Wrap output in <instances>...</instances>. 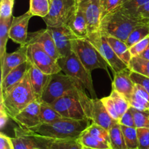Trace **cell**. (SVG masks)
I'll return each mask as SVG.
<instances>
[{"label":"cell","instance_id":"1","mask_svg":"<svg viewBox=\"0 0 149 149\" xmlns=\"http://www.w3.org/2000/svg\"><path fill=\"white\" fill-rule=\"evenodd\" d=\"M90 122V120H77L63 117L49 123H42L27 130L36 136L48 139H78L91 125Z\"/></svg>","mask_w":149,"mask_h":149},{"label":"cell","instance_id":"2","mask_svg":"<svg viewBox=\"0 0 149 149\" xmlns=\"http://www.w3.org/2000/svg\"><path fill=\"white\" fill-rule=\"evenodd\" d=\"M141 24L143 23L120 7L101 19L98 31L103 36H113L126 42L131 32Z\"/></svg>","mask_w":149,"mask_h":149},{"label":"cell","instance_id":"3","mask_svg":"<svg viewBox=\"0 0 149 149\" xmlns=\"http://www.w3.org/2000/svg\"><path fill=\"white\" fill-rule=\"evenodd\" d=\"M34 100L36 97L32 90L29 72L21 81L1 93L0 95V101L3 103L11 119Z\"/></svg>","mask_w":149,"mask_h":149},{"label":"cell","instance_id":"4","mask_svg":"<svg viewBox=\"0 0 149 149\" xmlns=\"http://www.w3.org/2000/svg\"><path fill=\"white\" fill-rule=\"evenodd\" d=\"M58 62L64 74L74 79L80 87L87 90L93 98L97 97L91 72L84 66L74 52L68 56L61 58Z\"/></svg>","mask_w":149,"mask_h":149},{"label":"cell","instance_id":"5","mask_svg":"<svg viewBox=\"0 0 149 149\" xmlns=\"http://www.w3.org/2000/svg\"><path fill=\"white\" fill-rule=\"evenodd\" d=\"M72 51L89 71L92 72L95 69H103L109 74V64L97 48L87 38L74 39L72 41Z\"/></svg>","mask_w":149,"mask_h":149},{"label":"cell","instance_id":"6","mask_svg":"<svg viewBox=\"0 0 149 149\" xmlns=\"http://www.w3.org/2000/svg\"><path fill=\"white\" fill-rule=\"evenodd\" d=\"M79 92L84 113L92 123L100 125L109 130L113 124L118 122L109 115L101 99L90 98L87 97L84 89H79Z\"/></svg>","mask_w":149,"mask_h":149},{"label":"cell","instance_id":"7","mask_svg":"<svg viewBox=\"0 0 149 149\" xmlns=\"http://www.w3.org/2000/svg\"><path fill=\"white\" fill-rule=\"evenodd\" d=\"M79 89L82 88L71 90L50 105L63 118L77 120H90L84 113Z\"/></svg>","mask_w":149,"mask_h":149},{"label":"cell","instance_id":"8","mask_svg":"<svg viewBox=\"0 0 149 149\" xmlns=\"http://www.w3.org/2000/svg\"><path fill=\"white\" fill-rule=\"evenodd\" d=\"M77 88L82 87L66 74H61V72L52 74L42 95L41 101L52 104L67 93Z\"/></svg>","mask_w":149,"mask_h":149},{"label":"cell","instance_id":"9","mask_svg":"<svg viewBox=\"0 0 149 149\" xmlns=\"http://www.w3.org/2000/svg\"><path fill=\"white\" fill-rule=\"evenodd\" d=\"M28 61L36 65L46 74H58L62 71L57 60L52 58L38 43H27Z\"/></svg>","mask_w":149,"mask_h":149},{"label":"cell","instance_id":"10","mask_svg":"<svg viewBox=\"0 0 149 149\" xmlns=\"http://www.w3.org/2000/svg\"><path fill=\"white\" fill-rule=\"evenodd\" d=\"M77 5V0H51L49 13L43 18L47 27L67 25Z\"/></svg>","mask_w":149,"mask_h":149},{"label":"cell","instance_id":"11","mask_svg":"<svg viewBox=\"0 0 149 149\" xmlns=\"http://www.w3.org/2000/svg\"><path fill=\"white\" fill-rule=\"evenodd\" d=\"M99 51L103 58L106 60L113 74L128 68V65L122 61L115 53L113 49L108 42L106 37L99 31L94 32L87 38Z\"/></svg>","mask_w":149,"mask_h":149},{"label":"cell","instance_id":"12","mask_svg":"<svg viewBox=\"0 0 149 149\" xmlns=\"http://www.w3.org/2000/svg\"><path fill=\"white\" fill-rule=\"evenodd\" d=\"M52 33L61 58L66 57L72 53V41L77 39L67 25L47 27Z\"/></svg>","mask_w":149,"mask_h":149},{"label":"cell","instance_id":"13","mask_svg":"<svg viewBox=\"0 0 149 149\" xmlns=\"http://www.w3.org/2000/svg\"><path fill=\"white\" fill-rule=\"evenodd\" d=\"M84 10L89 35L98 31L103 13L101 0H79Z\"/></svg>","mask_w":149,"mask_h":149},{"label":"cell","instance_id":"14","mask_svg":"<svg viewBox=\"0 0 149 149\" xmlns=\"http://www.w3.org/2000/svg\"><path fill=\"white\" fill-rule=\"evenodd\" d=\"M40 103L39 100H34L12 119L22 129L29 130L38 126L42 124L40 120Z\"/></svg>","mask_w":149,"mask_h":149},{"label":"cell","instance_id":"15","mask_svg":"<svg viewBox=\"0 0 149 149\" xmlns=\"http://www.w3.org/2000/svg\"><path fill=\"white\" fill-rule=\"evenodd\" d=\"M33 17L29 11L17 17H13L10 29V39L20 45L28 42V26L29 20Z\"/></svg>","mask_w":149,"mask_h":149},{"label":"cell","instance_id":"16","mask_svg":"<svg viewBox=\"0 0 149 149\" xmlns=\"http://www.w3.org/2000/svg\"><path fill=\"white\" fill-rule=\"evenodd\" d=\"M28 44L20 45V47L11 53L6 52L1 64V81H2L7 74L20 64L28 61L27 57Z\"/></svg>","mask_w":149,"mask_h":149},{"label":"cell","instance_id":"17","mask_svg":"<svg viewBox=\"0 0 149 149\" xmlns=\"http://www.w3.org/2000/svg\"><path fill=\"white\" fill-rule=\"evenodd\" d=\"M27 43L39 44L55 60L58 61L61 58V55L56 47L53 36L47 28L31 33Z\"/></svg>","mask_w":149,"mask_h":149},{"label":"cell","instance_id":"18","mask_svg":"<svg viewBox=\"0 0 149 149\" xmlns=\"http://www.w3.org/2000/svg\"><path fill=\"white\" fill-rule=\"evenodd\" d=\"M29 74L32 90L34 94L36 100L41 101L42 96L50 80L51 76L42 72L36 65L29 63Z\"/></svg>","mask_w":149,"mask_h":149},{"label":"cell","instance_id":"19","mask_svg":"<svg viewBox=\"0 0 149 149\" xmlns=\"http://www.w3.org/2000/svg\"><path fill=\"white\" fill-rule=\"evenodd\" d=\"M131 70L129 68L119 71L113 75L112 90L123 95L128 100H130L133 93L135 84L130 77Z\"/></svg>","mask_w":149,"mask_h":149},{"label":"cell","instance_id":"20","mask_svg":"<svg viewBox=\"0 0 149 149\" xmlns=\"http://www.w3.org/2000/svg\"><path fill=\"white\" fill-rule=\"evenodd\" d=\"M67 26L77 38H87L89 36L84 10L79 1H77L75 11L68 20Z\"/></svg>","mask_w":149,"mask_h":149},{"label":"cell","instance_id":"21","mask_svg":"<svg viewBox=\"0 0 149 149\" xmlns=\"http://www.w3.org/2000/svg\"><path fill=\"white\" fill-rule=\"evenodd\" d=\"M38 148L42 149H82L78 139L53 140L36 136Z\"/></svg>","mask_w":149,"mask_h":149},{"label":"cell","instance_id":"22","mask_svg":"<svg viewBox=\"0 0 149 149\" xmlns=\"http://www.w3.org/2000/svg\"><path fill=\"white\" fill-rule=\"evenodd\" d=\"M15 137L12 138L14 149H31L38 148V143L36 138L32 133L27 130L21 127H16L14 129Z\"/></svg>","mask_w":149,"mask_h":149},{"label":"cell","instance_id":"23","mask_svg":"<svg viewBox=\"0 0 149 149\" xmlns=\"http://www.w3.org/2000/svg\"><path fill=\"white\" fill-rule=\"evenodd\" d=\"M29 65L30 63L27 61L10 71L7 74V77L2 81H1V86H0L1 91L0 92L3 93L6 90L21 81L29 71Z\"/></svg>","mask_w":149,"mask_h":149},{"label":"cell","instance_id":"24","mask_svg":"<svg viewBox=\"0 0 149 149\" xmlns=\"http://www.w3.org/2000/svg\"><path fill=\"white\" fill-rule=\"evenodd\" d=\"M130 103V106L135 109L149 111V94L148 92L141 85L135 84Z\"/></svg>","mask_w":149,"mask_h":149},{"label":"cell","instance_id":"25","mask_svg":"<svg viewBox=\"0 0 149 149\" xmlns=\"http://www.w3.org/2000/svg\"><path fill=\"white\" fill-rule=\"evenodd\" d=\"M106 37L115 53L122 61H124L128 65L132 57L130 53V48L127 45L126 42L117 39V38L113 37V36H106Z\"/></svg>","mask_w":149,"mask_h":149},{"label":"cell","instance_id":"26","mask_svg":"<svg viewBox=\"0 0 149 149\" xmlns=\"http://www.w3.org/2000/svg\"><path fill=\"white\" fill-rule=\"evenodd\" d=\"M110 146L111 149H127L121 125L119 122L113 124L109 129Z\"/></svg>","mask_w":149,"mask_h":149},{"label":"cell","instance_id":"27","mask_svg":"<svg viewBox=\"0 0 149 149\" xmlns=\"http://www.w3.org/2000/svg\"><path fill=\"white\" fill-rule=\"evenodd\" d=\"M78 141L81 146L87 148L93 149H110L111 146L108 143L103 142L94 138L87 129L81 134L78 138Z\"/></svg>","mask_w":149,"mask_h":149},{"label":"cell","instance_id":"28","mask_svg":"<svg viewBox=\"0 0 149 149\" xmlns=\"http://www.w3.org/2000/svg\"><path fill=\"white\" fill-rule=\"evenodd\" d=\"M13 17L0 19V61H2L7 49V43L10 39V29Z\"/></svg>","mask_w":149,"mask_h":149},{"label":"cell","instance_id":"29","mask_svg":"<svg viewBox=\"0 0 149 149\" xmlns=\"http://www.w3.org/2000/svg\"><path fill=\"white\" fill-rule=\"evenodd\" d=\"M51 0H30L29 11L33 16L44 18L49 13Z\"/></svg>","mask_w":149,"mask_h":149},{"label":"cell","instance_id":"30","mask_svg":"<svg viewBox=\"0 0 149 149\" xmlns=\"http://www.w3.org/2000/svg\"><path fill=\"white\" fill-rule=\"evenodd\" d=\"M63 116L49 103L41 101L40 103V120L42 123H49Z\"/></svg>","mask_w":149,"mask_h":149},{"label":"cell","instance_id":"31","mask_svg":"<svg viewBox=\"0 0 149 149\" xmlns=\"http://www.w3.org/2000/svg\"><path fill=\"white\" fill-rule=\"evenodd\" d=\"M128 68L132 71L149 77V60L140 56L132 57L128 64Z\"/></svg>","mask_w":149,"mask_h":149},{"label":"cell","instance_id":"32","mask_svg":"<svg viewBox=\"0 0 149 149\" xmlns=\"http://www.w3.org/2000/svg\"><path fill=\"white\" fill-rule=\"evenodd\" d=\"M148 36H149V25L143 23V24L137 26L131 32L125 42H126L128 47L130 48L132 45L136 44L137 42H140Z\"/></svg>","mask_w":149,"mask_h":149},{"label":"cell","instance_id":"33","mask_svg":"<svg viewBox=\"0 0 149 149\" xmlns=\"http://www.w3.org/2000/svg\"><path fill=\"white\" fill-rule=\"evenodd\" d=\"M110 96L111 97L112 100L114 103L115 108H116L118 114H119V117L121 119V117L123 116L124 113L130 108L131 106L130 100L126 97H125L123 95L120 94V93H119L114 90H112Z\"/></svg>","mask_w":149,"mask_h":149},{"label":"cell","instance_id":"34","mask_svg":"<svg viewBox=\"0 0 149 149\" xmlns=\"http://www.w3.org/2000/svg\"><path fill=\"white\" fill-rule=\"evenodd\" d=\"M121 128L123 132L125 143L127 149L138 148L137 128L124 126V125H121Z\"/></svg>","mask_w":149,"mask_h":149},{"label":"cell","instance_id":"35","mask_svg":"<svg viewBox=\"0 0 149 149\" xmlns=\"http://www.w3.org/2000/svg\"><path fill=\"white\" fill-rule=\"evenodd\" d=\"M87 130L90 132V135L94 138L103 142H106L110 145V138H109V132L108 130L98 125L95 123H91V125L87 128Z\"/></svg>","mask_w":149,"mask_h":149},{"label":"cell","instance_id":"36","mask_svg":"<svg viewBox=\"0 0 149 149\" xmlns=\"http://www.w3.org/2000/svg\"><path fill=\"white\" fill-rule=\"evenodd\" d=\"M132 113L135 119L136 128L146 127L149 128V111H141L132 107Z\"/></svg>","mask_w":149,"mask_h":149},{"label":"cell","instance_id":"37","mask_svg":"<svg viewBox=\"0 0 149 149\" xmlns=\"http://www.w3.org/2000/svg\"><path fill=\"white\" fill-rule=\"evenodd\" d=\"M138 149L149 148V128H137Z\"/></svg>","mask_w":149,"mask_h":149},{"label":"cell","instance_id":"38","mask_svg":"<svg viewBox=\"0 0 149 149\" xmlns=\"http://www.w3.org/2000/svg\"><path fill=\"white\" fill-rule=\"evenodd\" d=\"M148 2L149 0H128L122 4V8L129 15H132Z\"/></svg>","mask_w":149,"mask_h":149},{"label":"cell","instance_id":"39","mask_svg":"<svg viewBox=\"0 0 149 149\" xmlns=\"http://www.w3.org/2000/svg\"><path fill=\"white\" fill-rule=\"evenodd\" d=\"M15 0H1L0 4V19L13 17V10Z\"/></svg>","mask_w":149,"mask_h":149},{"label":"cell","instance_id":"40","mask_svg":"<svg viewBox=\"0 0 149 149\" xmlns=\"http://www.w3.org/2000/svg\"><path fill=\"white\" fill-rule=\"evenodd\" d=\"M101 100L102 102H103V104H104L107 111L109 112V115H110L115 121L119 122L120 117H119L117 111H116V108H115L114 103H113V100H112L111 97L110 95L106 96V97L101 98Z\"/></svg>","mask_w":149,"mask_h":149},{"label":"cell","instance_id":"41","mask_svg":"<svg viewBox=\"0 0 149 149\" xmlns=\"http://www.w3.org/2000/svg\"><path fill=\"white\" fill-rule=\"evenodd\" d=\"M130 15L138 19L141 23L149 25V2L138 9L135 13Z\"/></svg>","mask_w":149,"mask_h":149},{"label":"cell","instance_id":"42","mask_svg":"<svg viewBox=\"0 0 149 149\" xmlns=\"http://www.w3.org/2000/svg\"><path fill=\"white\" fill-rule=\"evenodd\" d=\"M149 45V36L144 38L140 42H137L134 45L130 47V51L132 55V57L139 56L144 50L147 48Z\"/></svg>","mask_w":149,"mask_h":149},{"label":"cell","instance_id":"43","mask_svg":"<svg viewBox=\"0 0 149 149\" xmlns=\"http://www.w3.org/2000/svg\"><path fill=\"white\" fill-rule=\"evenodd\" d=\"M130 77L135 84H139L141 87H143L149 94V77L141 75L138 73L132 71L130 73Z\"/></svg>","mask_w":149,"mask_h":149},{"label":"cell","instance_id":"44","mask_svg":"<svg viewBox=\"0 0 149 149\" xmlns=\"http://www.w3.org/2000/svg\"><path fill=\"white\" fill-rule=\"evenodd\" d=\"M123 4V0H107L106 5L103 9L102 18L109 13L114 11L116 9L122 7Z\"/></svg>","mask_w":149,"mask_h":149},{"label":"cell","instance_id":"45","mask_svg":"<svg viewBox=\"0 0 149 149\" xmlns=\"http://www.w3.org/2000/svg\"><path fill=\"white\" fill-rule=\"evenodd\" d=\"M119 123L121 125H124V126L130 127H136L131 106L130 108L124 113L123 116L121 117L120 120L119 121Z\"/></svg>","mask_w":149,"mask_h":149},{"label":"cell","instance_id":"46","mask_svg":"<svg viewBox=\"0 0 149 149\" xmlns=\"http://www.w3.org/2000/svg\"><path fill=\"white\" fill-rule=\"evenodd\" d=\"M0 149H14V144L12 138L2 132L0 134Z\"/></svg>","mask_w":149,"mask_h":149},{"label":"cell","instance_id":"47","mask_svg":"<svg viewBox=\"0 0 149 149\" xmlns=\"http://www.w3.org/2000/svg\"><path fill=\"white\" fill-rule=\"evenodd\" d=\"M9 117L10 116H9L8 113H7L4 104H3L2 102L0 101V128H1V130H2L4 127L7 121H8Z\"/></svg>","mask_w":149,"mask_h":149},{"label":"cell","instance_id":"48","mask_svg":"<svg viewBox=\"0 0 149 149\" xmlns=\"http://www.w3.org/2000/svg\"><path fill=\"white\" fill-rule=\"evenodd\" d=\"M139 56L141 57V58H145V59L149 60V45H148V46L147 47L146 49L145 50H144L143 52L142 53L139 55Z\"/></svg>","mask_w":149,"mask_h":149},{"label":"cell","instance_id":"49","mask_svg":"<svg viewBox=\"0 0 149 149\" xmlns=\"http://www.w3.org/2000/svg\"><path fill=\"white\" fill-rule=\"evenodd\" d=\"M101 1H102V5H103V7H104L105 5H106V2H107V0H101Z\"/></svg>","mask_w":149,"mask_h":149},{"label":"cell","instance_id":"50","mask_svg":"<svg viewBox=\"0 0 149 149\" xmlns=\"http://www.w3.org/2000/svg\"><path fill=\"white\" fill-rule=\"evenodd\" d=\"M82 149H93V148H87V147L82 146ZM110 149H111V148H110Z\"/></svg>","mask_w":149,"mask_h":149},{"label":"cell","instance_id":"51","mask_svg":"<svg viewBox=\"0 0 149 149\" xmlns=\"http://www.w3.org/2000/svg\"><path fill=\"white\" fill-rule=\"evenodd\" d=\"M128 1V0H123V4H124V3L126 2V1Z\"/></svg>","mask_w":149,"mask_h":149},{"label":"cell","instance_id":"52","mask_svg":"<svg viewBox=\"0 0 149 149\" xmlns=\"http://www.w3.org/2000/svg\"><path fill=\"white\" fill-rule=\"evenodd\" d=\"M31 149H42V148H31Z\"/></svg>","mask_w":149,"mask_h":149},{"label":"cell","instance_id":"53","mask_svg":"<svg viewBox=\"0 0 149 149\" xmlns=\"http://www.w3.org/2000/svg\"><path fill=\"white\" fill-rule=\"evenodd\" d=\"M77 1H79V0H77Z\"/></svg>","mask_w":149,"mask_h":149},{"label":"cell","instance_id":"54","mask_svg":"<svg viewBox=\"0 0 149 149\" xmlns=\"http://www.w3.org/2000/svg\"><path fill=\"white\" fill-rule=\"evenodd\" d=\"M136 149H138V148H136Z\"/></svg>","mask_w":149,"mask_h":149},{"label":"cell","instance_id":"55","mask_svg":"<svg viewBox=\"0 0 149 149\" xmlns=\"http://www.w3.org/2000/svg\"><path fill=\"white\" fill-rule=\"evenodd\" d=\"M148 149H149V148H148Z\"/></svg>","mask_w":149,"mask_h":149}]
</instances>
